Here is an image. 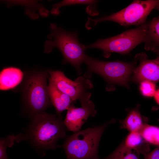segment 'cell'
I'll return each mask as SVG.
<instances>
[{
    "label": "cell",
    "instance_id": "cell-1",
    "mask_svg": "<svg viewBox=\"0 0 159 159\" xmlns=\"http://www.w3.org/2000/svg\"><path fill=\"white\" fill-rule=\"evenodd\" d=\"M66 129L61 117L44 112L30 120L23 132L16 135V142L26 141L44 155L46 150L58 148L57 142L65 136Z\"/></svg>",
    "mask_w": 159,
    "mask_h": 159
},
{
    "label": "cell",
    "instance_id": "cell-2",
    "mask_svg": "<svg viewBox=\"0 0 159 159\" xmlns=\"http://www.w3.org/2000/svg\"><path fill=\"white\" fill-rule=\"evenodd\" d=\"M49 76L48 70L38 69L28 71L24 75L21 89L22 113L30 120L52 105L47 85Z\"/></svg>",
    "mask_w": 159,
    "mask_h": 159
},
{
    "label": "cell",
    "instance_id": "cell-3",
    "mask_svg": "<svg viewBox=\"0 0 159 159\" xmlns=\"http://www.w3.org/2000/svg\"><path fill=\"white\" fill-rule=\"evenodd\" d=\"M115 122L114 119L97 127L74 132L67 137L63 144L67 159H99L98 150L100 140L106 127Z\"/></svg>",
    "mask_w": 159,
    "mask_h": 159
},
{
    "label": "cell",
    "instance_id": "cell-4",
    "mask_svg": "<svg viewBox=\"0 0 159 159\" xmlns=\"http://www.w3.org/2000/svg\"><path fill=\"white\" fill-rule=\"evenodd\" d=\"M50 33L44 44V52H51L54 47L58 49L62 54L63 64L69 63L77 70H80L86 49L85 45L80 43L76 32H67L56 24L51 23L50 25Z\"/></svg>",
    "mask_w": 159,
    "mask_h": 159
},
{
    "label": "cell",
    "instance_id": "cell-5",
    "mask_svg": "<svg viewBox=\"0 0 159 159\" xmlns=\"http://www.w3.org/2000/svg\"><path fill=\"white\" fill-rule=\"evenodd\" d=\"M159 2V0H134L126 7L110 15L97 19L88 18L86 28L90 29L98 23L106 21L123 26H139L146 22L147 17Z\"/></svg>",
    "mask_w": 159,
    "mask_h": 159
},
{
    "label": "cell",
    "instance_id": "cell-6",
    "mask_svg": "<svg viewBox=\"0 0 159 159\" xmlns=\"http://www.w3.org/2000/svg\"><path fill=\"white\" fill-rule=\"evenodd\" d=\"M146 29V22L137 27L127 30L116 36L99 39L93 44L85 45V47L86 49H101L103 51L104 56L107 58L113 52L127 54L139 44L145 42Z\"/></svg>",
    "mask_w": 159,
    "mask_h": 159
},
{
    "label": "cell",
    "instance_id": "cell-7",
    "mask_svg": "<svg viewBox=\"0 0 159 159\" xmlns=\"http://www.w3.org/2000/svg\"><path fill=\"white\" fill-rule=\"evenodd\" d=\"M84 62L89 72L98 74L110 82L129 87V77L134 69L132 63L120 61H102L85 54Z\"/></svg>",
    "mask_w": 159,
    "mask_h": 159
},
{
    "label": "cell",
    "instance_id": "cell-8",
    "mask_svg": "<svg viewBox=\"0 0 159 159\" xmlns=\"http://www.w3.org/2000/svg\"><path fill=\"white\" fill-rule=\"evenodd\" d=\"M49 80L61 91L69 96L74 102L80 100L93 87L92 82L82 77H77L74 81L67 78L60 71L49 70Z\"/></svg>",
    "mask_w": 159,
    "mask_h": 159
},
{
    "label": "cell",
    "instance_id": "cell-9",
    "mask_svg": "<svg viewBox=\"0 0 159 159\" xmlns=\"http://www.w3.org/2000/svg\"><path fill=\"white\" fill-rule=\"evenodd\" d=\"M91 96V93L88 92L80 100L81 107H75L72 104L68 109L64 120L67 130L74 132L79 131L89 116L96 115L97 111L94 103L90 100Z\"/></svg>",
    "mask_w": 159,
    "mask_h": 159
},
{
    "label": "cell",
    "instance_id": "cell-10",
    "mask_svg": "<svg viewBox=\"0 0 159 159\" xmlns=\"http://www.w3.org/2000/svg\"><path fill=\"white\" fill-rule=\"evenodd\" d=\"M140 64L134 69L132 80L136 82L148 80L154 83L159 82V56L153 59H148L145 53L136 55Z\"/></svg>",
    "mask_w": 159,
    "mask_h": 159
},
{
    "label": "cell",
    "instance_id": "cell-11",
    "mask_svg": "<svg viewBox=\"0 0 159 159\" xmlns=\"http://www.w3.org/2000/svg\"><path fill=\"white\" fill-rule=\"evenodd\" d=\"M24 76L23 72L18 68H4L0 74V90H7L15 88L22 82Z\"/></svg>",
    "mask_w": 159,
    "mask_h": 159
},
{
    "label": "cell",
    "instance_id": "cell-12",
    "mask_svg": "<svg viewBox=\"0 0 159 159\" xmlns=\"http://www.w3.org/2000/svg\"><path fill=\"white\" fill-rule=\"evenodd\" d=\"M48 90L49 98L55 107L57 115L61 117V113L67 110L74 101L69 96L59 90L50 80Z\"/></svg>",
    "mask_w": 159,
    "mask_h": 159
},
{
    "label": "cell",
    "instance_id": "cell-13",
    "mask_svg": "<svg viewBox=\"0 0 159 159\" xmlns=\"http://www.w3.org/2000/svg\"><path fill=\"white\" fill-rule=\"evenodd\" d=\"M144 48L155 52L159 50V16L147 23L146 39Z\"/></svg>",
    "mask_w": 159,
    "mask_h": 159
},
{
    "label": "cell",
    "instance_id": "cell-14",
    "mask_svg": "<svg viewBox=\"0 0 159 159\" xmlns=\"http://www.w3.org/2000/svg\"><path fill=\"white\" fill-rule=\"evenodd\" d=\"M128 148L135 150L138 155L145 156L150 150L149 143L139 132H130L123 143Z\"/></svg>",
    "mask_w": 159,
    "mask_h": 159
},
{
    "label": "cell",
    "instance_id": "cell-15",
    "mask_svg": "<svg viewBox=\"0 0 159 159\" xmlns=\"http://www.w3.org/2000/svg\"><path fill=\"white\" fill-rule=\"evenodd\" d=\"M144 124L140 113L137 110L134 109L127 115L122 125L130 132H139Z\"/></svg>",
    "mask_w": 159,
    "mask_h": 159
},
{
    "label": "cell",
    "instance_id": "cell-16",
    "mask_svg": "<svg viewBox=\"0 0 159 159\" xmlns=\"http://www.w3.org/2000/svg\"><path fill=\"white\" fill-rule=\"evenodd\" d=\"M139 132L148 143L159 147V127L144 124Z\"/></svg>",
    "mask_w": 159,
    "mask_h": 159
},
{
    "label": "cell",
    "instance_id": "cell-17",
    "mask_svg": "<svg viewBox=\"0 0 159 159\" xmlns=\"http://www.w3.org/2000/svg\"><path fill=\"white\" fill-rule=\"evenodd\" d=\"M132 150L126 147L123 143L104 159H139Z\"/></svg>",
    "mask_w": 159,
    "mask_h": 159
},
{
    "label": "cell",
    "instance_id": "cell-18",
    "mask_svg": "<svg viewBox=\"0 0 159 159\" xmlns=\"http://www.w3.org/2000/svg\"><path fill=\"white\" fill-rule=\"evenodd\" d=\"M97 1L88 0H63L58 3L53 5L51 11L52 14L57 15L60 13L59 9L64 6L76 4H87L89 5H95Z\"/></svg>",
    "mask_w": 159,
    "mask_h": 159
},
{
    "label": "cell",
    "instance_id": "cell-19",
    "mask_svg": "<svg viewBox=\"0 0 159 159\" xmlns=\"http://www.w3.org/2000/svg\"><path fill=\"white\" fill-rule=\"evenodd\" d=\"M16 135H9L0 139V159H9L6 154V149L12 146L16 142Z\"/></svg>",
    "mask_w": 159,
    "mask_h": 159
},
{
    "label": "cell",
    "instance_id": "cell-20",
    "mask_svg": "<svg viewBox=\"0 0 159 159\" xmlns=\"http://www.w3.org/2000/svg\"><path fill=\"white\" fill-rule=\"evenodd\" d=\"M140 90L142 94L145 96H154L156 91L155 83L148 80L143 81L140 82Z\"/></svg>",
    "mask_w": 159,
    "mask_h": 159
},
{
    "label": "cell",
    "instance_id": "cell-21",
    "mask_svg": "<svg viewBox=\"0 0 159 159\" xmlns=\"http://www.w3.org/2000/svg\"><path fill=\"white\" fill-rule=\"evenodd\" d=\"M144 159H159V147H157L144 156Z\"/></svg>",
    "mask_w": 159,
    "mask_h": 159
},
{
    "label": "cell",
    "instance_id": "cell-22",
    "mask_svg": "<svg viewBox=\"0 0 159 159\" xmlns=\"http://www.w3.org/2000/svg\"><path fill=\"white\" fill-rule=\"evenodd\" d=\"M154 96L156 102L159 105V89L156 90Z\"/></svg>",
    "mask_w": 159,
    "mask_h": 159
},
{
    "label": "cell",
    "instance_id": "cell-23",
    "mask_svg": "<svg viewBox=\"0 0 159 159\" xmlns=\"http://www.w3.org/2000/svg\"><path fill=\"white\" fill-rule=\"evenodd\" d=\"M155 9L159 11V2L155 6Z\"/></svg>",
    "mask_w": 159,
    "mask_h": 159
},
{
    "label": "cell",
    "instance_id": "cell-24",
    "mask_svg": "<svg viewBox=\"0 0 159 159\" xmlns=\"http://www.w3.org/2000/svg\"><path fill=\"white\" fill-rule=\"evenodd\" d=\"M155 53H156L158 55V56H159V50L155 52Z\"/></svg>",
    "mask_w": 159,
    "mask_h": 159
}]
</instances>
